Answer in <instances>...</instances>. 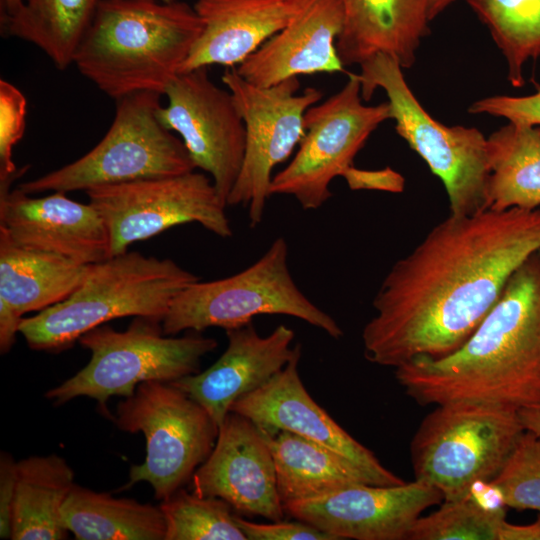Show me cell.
<instances>
[{
  "label": "cell",
  "mask_w": 540,
  "mask_h": 540,
  "mask_svg": "<svg viewBox=\"0 0 540 540\" xmlns=\"http://www.w3.org/2000/svg\"><path fill=\"white\" fill-rule=\"evenodd\" d=\"M539 249V208L449 214L385 276L362 331L366 359L395 369L455 352Z\"/></svg>",
  "instance_id": "6da1fadb"
},
{
  "label": "cell",
  "mask_w": 540,
  "mask_h": 540,
  "mask_svg": "<svg viewBox=\"0 0 540 540\" xmlns=\"http://www.w3.org/2000/svg\"><path fill=\"white\" fill-rule=\"evenodd\" d=\"M395 378L422 406L469 402L518 411L540 404V249L458 350L413 359L395 368Z\"/></svg>",
  "instance_id": "7a4b0ae2"
},
{
  "label": "cell",
  "mask_w": 540,
  "mask_h": 540,
  "mask_svg": "<svg viewBox=\"0 0 540 540\" xmlns=\"http://www.w3.org/2000/svg\"><path fill=\"white\" fill-rule=\"evenodd\" d=\"M202 29L185 2L101 0L73 64L114 100L141 91L164 95Z\"/></svg>",
  "instance_id": "3957f363"
},
{
  "label": "cell",
  "mask_w": 540,
  "mask_h": 540,
  "mask_svg": "<svg viewBox=\"0 0 540 540\" xmlns=\"http://www.w3.org/2000/svg\"><path fill=\"white\" fill-rule=\"evenodd\" d=\"M199 279L171 259L126 251L91 264L67 299L23 318L19 333L31 349L57 352L113 319L133 316L162 322L175 297Z\"/></svg>",
  "instance_id": "277c9868"
},
{
  "label": "cell",
  "mask_w": 540,
  "mask_h": 540,
  "mask_svg": "<svg viewBox=\"0 0 540 540\" xmlns=\"http://www.w3.org/2000/svg\"><path fill=\"white\" fill-rule=\"evenodd\" d=\"M361 96L369 101L385 91L395 130L443 183L450 215L468 216L488 209L487 138L474 127L446 126L419 103L403 68L390 55L378 53L360 64Z\"/></svg>",
  "instance_id": "5b68a950"
},
{
  "label": "cell",
  "mask_w": 540,
  "mask_h": 540,
  "mask_svg": "<svg viewBox=\"0 0 540 540\" xmlns=\"http://www.w3.org/2000/svg\"><path fill=\"white\" fill-rule=\"evenodd\" d=\"M78 341L90 352V360L46 392L55 405L86 396L105 409L110 397H130L140 383H171L199 372L202 357L218 346L214 338L200 334L165 335L161 321L145 317H135L125 331L100 325Z\"/></svg>",
  "instance_id": "8992f818"
},
{
  "label": "cell",
  "mask_w": 540,
  "mask_h": 540,
  "mask_svg": "<svg viewBox=\"0 0 540 540\" xmlns=\"http://www.w3.org/2000/svg\"><path fill=\"white\" fill-rule=\"evenodd\" d=\"M525 431L517 410L469 402L435 405L410 445L414 479L434 486L443 501L469 496L493 480Z\"/></svg>",
  "instance_id": "52a82bcc"
},
{
  "label": "cell",
  "mask_w": 540,
  "mask_h": 540,
  "mask_svg": "<svg viewBox=\"0 0 540 540\" xmlns=\"http://www.w3.org/2000/svg\"><path fill=\"white\" fill-rule=\"evenodd\" d=\"M288 255L286 239L278 237L244 270L221 279L191 283L175 297L162 319L164 334L201 332L210 327L226 331L252 323L257 315L279 314L303 320L339 339L343 331L338 323L295 283Z\"/></svg>",
  "instance_id": "ba28073f"
},
{
  "label": "cell",
  "mask_w": 540,
  "mask_h": 540,
  "mask_svg": "<svg viewBox=\"0 0 540 540\" xmlns=\"http://www.w3.org/2000/svg\"><path fill=\"white\" fill-rule=\"evenodd\" d=\"M161 96L141 91L115 100L112 124L95 147L74 162L17 187L29 195L68 193L194 171L181 139L158 118Z\"/></svg>",
  "instance_id": "9c48e42d"
},
{
  "label": "cell",
  "mask_w": 540,
  "mask_h": 540,
  "mask_svg": "<svg viewBox=\"0 0 540 540\" xmlns=\"http://www.w3.org/2000/svg\"><path fill=\"white\" fill-rule=\"evenodd\" d=\"M114 422L128 433L141 432L146 455L129 471L130 487L147 482L165 500L182 488L210 455L218 426L208 412L172 383L146 381L117 405Z\"/></svg>",
  "instance_id": "30bf717a"
},
{
  "label": "cell",
  "mask_w": 540,
  "mask_h": 540,
  "mask_svg": "<svg viewBox=\"0 0 540 540\" xmlns=\"http://www.w3.org/2000/svg\"><path fill=\"white\" fill-rule=\"evenodd\" d=\"M222 82L233 95L246 131L245 154L227 206L248 209L250 227L259 225L270 194L274 168L286 161L302 140L304 115L323 93L314 87L302 92L298 77L261 87L225 69Z\"/></svg>",
  "instance_id": "8fae6325"
},
{
  "label": "cell",
  "mask_w": 540,
  "mask_h": 540,
  "mask_svg": "<svg viewBox=\"0 0 540 540\" xmlns=\"http://www.w3.org/2000/svg\"><path fill=\"white\" fill-rule=\"evenodd\" d=\"M363 101L360 81L349 73L337 93L306 111L304 136L291 161L273 175L271 196H292L304 210L328 201L332 180L353 166L370 135L391 119L388 102L367 106Z\"/></svg>",
  "instance_id": "7c38bea8"
},
{
  "label": "cell",
  "mask_w": 540,
  "mask_h": 540,
  "mask_svg": "<svg viewBox=\"0 0 540 540\" xmlns=\"http://www.w3.org/2000/svg\"><path fill=\"white\" fill-rule=\"evenodd\" d=\"M102 216L110 257L180 224L198 223L221 238L232 236L226 203L201 172L101 185L85 191Z\"/></svg>",
  "instance_id": "4fadbf2b"
},
{
  "label": "cell",
  "mask_w": 540,
  "mask_h": 540,
  "mask_svg": "<svg viewBox=\"0 0 540 540\" xmlns=\"http://www.w3.org/2000/svg\"><path fill=\"white\" fill-rule=\"evenodd\" d=\"M164 95L168 103L160 106L159 120L180 136L195 167L210 176L227 205L246 143L244 121L233 95L210 79L208 67L180 72Z\"/></svg>",
  "instance_id": "5bb4252c"
},
{
  "label": "cell",
  "mask_w": 540,
  "mask_h": 540,
  "mask_svg": "<svg viewBox=\"0 0 540 540\" xmlns=\"http://www.w3.org/2000/svg\"><path fill=\"white\" fill-rule=\"evenodd\" d=\"M442 501L434 486L414 479L392 486L356 484L283 508L338 540H408L423 512Z\"/></svg>",
  "instance_id": "9a60e30c"
},
{
  "label": "cell",
  "mask_w": 540,
  "mask_h": 540,
  "mask_svg": "<svg viewBox=\"0 0 540 540\" xmlns=\"http://www.w3.org/2000/svg\"><path fill=\"white\" fill-rule=\"evenodd\" d=\"M191 492L226 501L239 515L284 517L269 435L249 418L229 412L215 445L191 477Z\"/></svg>",
  "instance_id": "2e32d148"
},
{
  "label": "cell",
  "mask_w": 540,
  "mask_h": 540,
  "mask_svg": "<svg viewBox=\"0 0 540 540\" xmlns=\"http://www.w3.org/2000/svg\"><path fill=\"white\" fill-rule=\"evenodd\" d=\"M300 357L301 350L264 385L236 400L230 411L249 418L270 436L289 431L333 450L372 485L403 484L402 478L384 467L314 401L298 372Z\"/></svg>",
  "instance_id": "e0dca14e"
},
{
  "label": "cell",
  "mask_w": 540,
  "mask_h": 540,
  "mask_svg": "<svg viewBox=\"0 0 540 540\" xmlns=\"http://www.w3.org/2000/svg\"><path fill=\"white\" fill-rule=\"evenodd\" d=\"M0 229L16 244L91 265L110 257V238L90 203L64 192L31 197L18 187L0 185Z\"/></svg>",
  "instance_id": "ac0fdd59"
},
{
  "label": "cell",
  "mask_w": 540,
  "mask_h": 540,
  "mask_svg": "<svg viewBox=\"0 0 540 540\" xmlns=\"http://www.w3.org/2000/svg\"><path fill=\"white\" fill-rule=\"evenodd\" d=\"M227 347L209 368L171 382L198 402L218 428L240 397L258 389L301 350L294 331L277 326L260 335L253 323L226 330Z\"/></svg>",
  "instance_id": "d6986e66"
},
{
  "label": "cell",
  "mask_w": 540,
  "mask_h": 540,
  "mask_svg": "<svg viewBox=\"0 0 540 540\" xmlns=\"http://www.w3.org/2000/svg\"><path fill=\"white\" fill-rule=\"evenodd\" d=\"M315 0H197L203 29L180 72L239 66Z\"/></svg>",
  "instance_id": "ffe728a7"
},
{
  "label": "cell",
  "mask_w": 540,
  "mask_h": 540,
  "mask_svg": "<svg viewBox=\"0 0 540 540\" xmlns=\"http://www.w3.org/2000/svg\"><path fill=\"white\" fill-rule=\"evenodd\" d=\"M343 21L341 0H315L235 69L261 87L301 75L343 72L336 48Z\"/></svg>",
  "instance_id": "44dd1931"
},
{
  "label": "cell",
  "mask_w": 540,
  "mask_h": 540,
  "mask_svg": "<svg viewBox=\"0 0 540 540\" xmlns=\"http://www.w3.org/2000/svg\"><path fill=\"white\" fill-rule=\"evenodd\" d=\"M90 265L16 244L0 229V352L8 353L28 312L67 299Z\"/></svg>",
  "instance_id": "7402d4cb"
},
{
  "label": "cell",
  "mask_w": 540,
  "mask_h": 540,
  "mask_svg": "<svg viewBox=\"0 0 540 540\" xmlns=\"http://www.w3.org/2000/svg\"><path fill=\"white\" fill-rule=\"evenodd\" d=\"M343 27L336 42L344 66L384 53L410 68L428 33V0H341Z\"/></svg>",
  "instance_id": "603a6c76"
},
{
  "label": "cell",
  "mask_w": 540,
  "mask_h": 540,
  "mask_svg": "<svg viewBox=\"0 0 540 540\" xmlns=\"http://www.w3.org/2000/svg\"><path fill=\"white\" fill-rule=\"evenodd\" d=\"M74 471L56 454L17 462L12 540L67 538L62 507L74 486Z\"/></svg>",
  "instance_id": "cb8c5ba5"
},
{
  "label": "cell",
  "mask_w": 540,
  "mask_h": 540,
  "mask_svg": "<svg viewBox=\"0 0 540 540\" xmlns=\"http://www.w3.org/2000/svg\"><path fill=\"white\" fill-rule=\"evenodd\" d=\"M282 505L317 498L356 484H370L347 459L289 431L270 436Z\"/></svg>",
  "instance_id": "d4e9b609"
},
{
  "label": "cell",
  "mask_w": 540,
  "mask_h": 540,
  "mask_svg": "<svg viewBox=\"0 0 540 540\" xmlns=\"http://www.w3.org/2000/svg\"><path fill=\"white\" fill-rule=\"evenodd\" d=\"M64 528L78 540H165L160 506L115 498L74 484L62 507Z\"/></svg>",
  "instance_id": "484cf974"
},
{
  "label": "cell",
  "mask_w": 540,
  "mask_h": 540,
  "mask_svg": "<svg viewBox=\"0 0 540 540\" xmlns=\"http://www.w3.org/2000/svg\"><path fill=\"white\" fill-rule=\"evenodd\" d=\"M488 209L540 207V127L509 122L487 138Z\"/></svg>",
  "instance_id": "4316f807"
},
{
  "label": "cell",
  "mask_w": 540,
  "mask_h": 540,
  "mask_svg": "<svg viewBox=\"0 0 540 540\" xmlns=\"http://www.w3.org/2000/svg\"><path fill=\"white\" fill-rule=\"evenodd\" d=\"M101 0H27L1 24L4 31L29 42L64 70L88 30Z\"/></svg>",
  "instance_id": "83f0119b"
},
{
  "label": "cell",
  "mask_w": 540,
  "mask_h": 540,
  "mask_svg": "<svg viewBox=\"0 0 540 540\" xmlns=\"http://www.w3.org/2000/svg\"><path fill=\"white\" fill-rule=\"evenodd\" d=\"M506 59L508 80L522 87L523 66L540 57V0H467Z\"/></svg>",
  "instance_id": "f1b7e54d"
},
{
  "label": "cell",
  "mask_w": 540,
  "mask_h": 540,
  "mask_svg": "<svg viewBox=\"0 0 540 540\" xmlns=\"http://www.w3.org/2000/svg\"><path fill=\"white\" fill-rule=\"evenodd\" d=\"M159 506L166 523L165 540H247L235 511L220 498L180 488Z\"/></svg>",
  "instance_id": "f546056e"
},
{
  "label": "cell",
  "mask_w": 540,
  "mask_h": 540,
  "mask_svg": "<svg viewBox=\"0 0 540 540\" xmlns=\"http://www.w3.org/2000/svg\"><path fill=\"white\" fill-rule=\"evenodd\" d=\"M505 521L506 508H486L469 495L420 516L408 540H499Z\"/></svg>",
  "instance_id": "4dcf8cb0"
},
{
  "label": "cell",
  "mask_w": 540,
  "mask_h": 540,
  "mask_svg": "<svg viewBox=\"0 0 540 540\" xmlns=\"http://www.w3.org/2000/svg\"><path fill=\"white\" fill-rule=\"evenodd\" d=\"M491 483L506 507L540 512V435L525 430Z\"/></svg>",
  "instance_id": "1f68e13d"
},
{
  "label": "cell",
  "mask_w": 540,
  "mask_h": 540,
  "mask_svg": "<svg viewBox=\"0 0 540 540\" xmlns=\"http://www.w3.org/2000/svg\"><path fill=\"white\" fill-rule=\"evenodd\" d=\"M27 100L7 80H0V184H10L27 169L18 170L13 149L22 139L26 126Z\"/></svg>",
  "instance_id": "d6a6232c"
},
{
  "label": "cell",
  "mask_w": 540,
  "mask_h": 540,
  "mask_svg": "<svg viewBox=\"0 0 540 540\" xmlns=\"http://www.w3.org/2000/svg\"><path fill=\"white\" fill-rule=\"evenodd\" d=\"M536 87V92L528 96L496 95L477 100L468 111L503 117L514 123L540 125V85Z\"/></svg>",
  "instance_id": "836d02e7"
},
{
  "label": "cell",
  "mask_w": 540,
  "mask_h": 540,
  "mask_svg": "<svg viewBox=\"0 0 540 540\" xmlns=\"http://www.w3.org/2000/svg\"><path fill=\"white\" fill-rule=\"evenodd\" d=\"M235 519L247 540H338L335 536L297 519L256 523L245 520L237 513Z\"/></svg>",
  "instance_id": "e575fe53"
},
{
  "label": "cell",
  "mask_w": 540,
  "mask_h": 540,
  "mask_svg": "<svg viewBox=\"0 0 540 540\" xmlns=\"http://www.w3.org/2000/svg\"><path fill=\"white\" fill-rule=\"evenodd\" d=\"M351 190H378L392 193L402 192L405 180L390 167L379 170L349 167L341 176Z\"/></svg>",
  "instance_id": "d590c367"
},
{
  "label": "cell",
  "mask_w": 540,
  "mask_h": 540,
  "mask_svg": "<svg viewBox=\"0 0 540 540\" xmlns=\"http://www.w3.org/2000/svg\"><path fill=\"white\" fill-rule=\"evenodd\" d=\"M17 481V462L7 452L0 456V537L11 539Z\"/></svg>",
  "instance_id": "8d00e7d4"
},
{
  "label": "cell",
  "mask_w": 540,
  "mask_h": 540,
  "mask_svg": "<svg viewBox=\"0 0 540 540\" xmlns=\"http://www.w3.org/2000/svg\"><path fill=\"white\" fill-rule=\"evenodd\" d=\"M499 540H540V512L535 521L528 524L503 523Z\"/></svg>",
  "instance_id": "74e56055"
},
{
  "label": "cell",
  "mask_w": 540,
  "mask_h": 540,
  "mask_svg": "<svg viewBox=\"0 0 540 540\" xmlns=\"http://www.w3.org/2000/svg\"><path fill=\"white\" fill-rule=\"evenodd\" d=\"M518 414L525 430L540 435V404L522 408Z\"/></svg>",
  "instance_id": "f35d334b"
},
{
  "label": "cell",
  "mask_w": 540,
  "mask_h": 540,
  "mask_svg": "<svg viewBox=\"0 0 540 540\" xmlns=\"http://www.w3.org/2000/svg\"><path fill=\"white\" fill-rule=\"evenodd\" d=\"M27 0H0L1 24L13 17Z\"/></svg>",
  "instance_id": "ab89813d"
},
{
  "label": "cell",
  "mask_w": 540,
  "mask_h": 540,
  "mask_svg": "<svg viewBox=\"0 0 540 540\" xmlns=\"http://www.w3.org/2000/svg\"><path fill=\"white\" fill-rule=\"evenodd\" d=\"M455 0H428V18L433 20Z\"/></svg>",
  "instance_id": "60d3db41"
},
{
  "label": "cell",
  "mask_w": 540,
  "mask_h": 540,
  "mask_svg": "<svg viewBox=\"0 0 540 540\" xmlns=\"http://www.w3.org/2000/svg\"><path fill=\"white\" fill-rule=\"evenodd\" d=\"M161 1H163V2H173L175 0H161Z\"/></svg>",
  "instance_id": "b9f144b4"
}]
</instances>
